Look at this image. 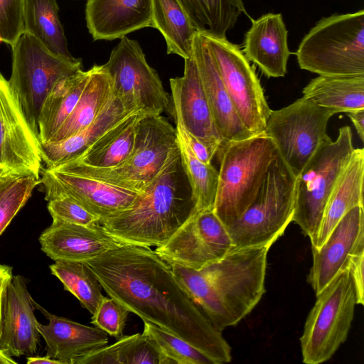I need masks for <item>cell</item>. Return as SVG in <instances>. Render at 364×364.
I'll use <instances>...</instances> for the list:
<instances>
[{
  "instance_id": "obj_1",
  "label": "cell",
  "mask_w": 364,
  "mask_h": 364,
  "mask_svg": "<svg viewBox=\"0 0 364 364\" xmlns=\"http://www.w3.org/2000/svg\"><path fill=\"white\" fill-rule=\"evenodd\" d=\"M85 263L107 295L130 312L188 342L215 364L231 361L222 332L154 250L121 245Z\"/></svg>"
},
{
  "instance_id": "obj_2",
  "label": "cell",
  "mask_w": 364,
  "mask_h": 364,
  "mask_svg": "<svg viewBox=\"0 0 364 364\" xmlns=\"http://www.w3.org/2000/svg\"><path fill=\"white\" fill-rule=\"evenodd\" d=\"M271 246L235 247L199 270L168 264L188 294L222 332L237 325L261 300Z\"/></svg>"
},
{
  "instance_id": "obj_3",
  "label": "cell",
  "mask_w": 364,
  "mask_h": 364,
  "mask_svg": "<svg viewBox=\"0 0 364 364\" xmlns=\"http://www.w3.org/2000/svg\"><path fill=\"white\" fill-rule=\"evenodd\" d=\"M194 207L177 144L161 171L129 208L97 223L120 245L159 247L187 220Z\"/></svg>"
},
{
  "instance_id": "obj_4",
  "label": "cell",
  "mask_w": 364,
  "mask_h": 364,
  "mask_svg": "<svg viewBox=\"0 0 364 364\" xmlns=\"http://www.w3.org/2000/svg\"><path fill=\"white\" fill-rule=\"evenodd\" d=\"M277 153L275 144L264 132L220 146L213 211L226 228L252 203Z\"/></svg>"
},
{
  "instance_id": "obj_5",
  "label": "cell",
  "mask_w": 364,
  "mask_h": 364,
  "mask_svg": "<svg viewBox=\"0 0 364 364\" xmlns=\"http://www.w3.org/2000/svg\"><path fill=\"white\" fill-rule=\"evenodd\" d=\"M301 69L326 76L364 74V10L321 18L296 53Z\"/></svg>"
},
{
  "instance_id": "obj_6",
  "label": "cell",
  "mask_w": 364,
  "mask_h": 364,
  "mask_svg": "<svg viewBox=\"0 0 364 364\" xmlns=\"http://www.w3.org/2000/svg\"><path fill=\"white\" fill-rule=\"evenodd\" d=\"M176 144V128L161 114L141 113L136 124L132 151L119 165L97 168L72 161L57 167L142 193L161 171Z\"/></svg>"
},
{
  "instance_id": "obj_7",
  "label": "cell",
  "mask_w": 364,
  "mask_h": 364,
  "mask_svg": "<svg viewBox=\"0 0 364 364\" xmlns=\"http://www.w3.org/2000/svg\"><path fill=\"white\" fill-rule=\"evenodd\" d=\"M296 176L277 153L252 203L227 230L234 247L273 245L292 221Z\"/></svg>"
},
{
  "instance_id": "obj_8",
  "label": "cell",
  "mask_w": 364,
  "mask_h": 364,
  "mask_svg": "<svg viewBox=\"0 0 364 364\" xmlns=\"http://www.w3.org/2000/svg\"><path fill=\"white\" fill-rule=\"evenodd\" d=\"M348 126L338 129L335 141L328 136L296 176V202L292 221L316 241L328 198L354 151Z\"/></svg>"
},
{
  "instance_id": "obj_9",
  "label": "cell",
  "mask_w": 364,
  "mask_h": 364,
  "mask_svg": "<svg viewBox=\"0 0 364 364\" xmlns=\"http://www.w3.org/2000/svg\"><path fill=\"white\" fill-rule=\"evenodd\" d=\"M356 304L355 288L347 267L316 294L300 338L304 363L318 364L331 358L348 337Z\"/></svg>"
},
{
  "instance_id": "obj_10",
  "label": "cell",
  "mask_w": 364,
  "mask_h": 364,
  "mask_svg": "<svg viewBox=\"0 0 364 364\" xmlns=\"http://www.w3.org/2000/svg\"><path fill=\"white\" fill-rule=\"evenodd\" d=\"M11 50V74L8 80L38 137V118L47 95L60 80L81 70L82 61L50 52L25 31Z\"/></svg>"
},
{
  "instance_id": "obj_11",
  "label": "cell",
  "mask_w": 364,
  "mask_h": 364,
  "mask_svg": "<svg viewBox=\"0 0 364 364\" xmlns=\"http://www.w3.org/2000/svg\"><path fill=\"white\" fill-rule=\"evenodd\" d=\"M120 39L103 65L114 95L129 110L144 114L166 112L174 117L171 96L165 91L157 72L148 64L139 43L126 36Z\"/></svg>"
},
{
  "instance_id": "obj_12",
  "label": "cell",
  "mask_w": 364,
  "mask_h": 364,
  "mask_svg": "<svg viewBox=\"0 0 364 364\" xmlns=\"http://www.w3.org/2000/svg\"><path fill=\"white\" fill-rule=\"evenodd\" d=\"M333 114L332 110L303 96L287 107L272 110L264 132L298 176L328 136L327 124Z\"/></svg>"
},
{
  "instance_id": "obj_13",
  "label": "cell",
  "mask_w": 364,
  "mask_h": 364,
  "mask_svg": "<svg viewBox=\"0 0 364 364\" xmlns=\"http://www.w3.org/2000/svg\"><path fill=\"white\" fill-rule=\"evenodd\" d=\"M202 33L242 124L252 135L264 132L272 109L254 67L226 37Z\"/></svg>"
},
{
  "instance_id": "obj_14",
  "label": "cell",
  "mask_w": 364,
  "mask_h": 364,
  "mask_svg": "<svg viewBox=\"0 0 364 364\" xmlns=\"http://www.w3.org/2000/svg\"><path fill=\"white\" fill-rule=\"evenodd\" d=\"M234 247L227 228L213 210L193 212L154 252L167 264L196 270L224 257Z\"/></svg>"
},
{
  "instance_id": "obj_15",
  "label": "cell",
  "mask_w": 364,
  "mask_h": 364,
  "mask_svg": "<svg viewBox=\"0 0 364 364\" xmlns=\"http://www.w3.org/2000/svg\"><path fill=\"white\" fill-rule=\"evenodd\" d=\"M42 163L38 135L0 73V168L9 174L40 178Z\"/></svg>"
},
{
  "instance_id": "obj_16",
  "label": "cell",
  "mask_w": 364,
  "mask_h": 364,
  "mask_svg": "<svg viewBox=\"0 0 364 364\" xmlns=\"http://www.w3.org/2000/svg\"><path fill=\"white\" fill-rule=\"evenodd\" d=\"M40 181L47 201L70 197L100 219L129 208L141 193L60 167L42 168Z\"/></svg>"
},
{
  "instance_id": "obj_17",
  "label": "cell",
  "mask_w": 364,
  "mask_h": 364,
  "mask_svg": "<svg viewBox=\"0 0 364 364\" xmlns=\"http://www.w3.org/2000/svg\"><path fill=\"white\" fill-rule=\"evenodd\" d=\"M364 209L355 206L336 225L319 248L311 247L313 264L308 282L318 294L340 272L350 257L364 250Z\"/></svg>"
},
{
  "instance_id": "obj_18",
  "label": "cell",
  "mask_w": 364,
  "mask_h": 364,
  "mask_svg": "<svg viewBox=\"0 0 364 364\" xmlns=\"http://www.w3.org/2000/svg\"><path fill=\"white\" fill-rule=\"evenodd\" d=\"M184 62L183 76L169 80L173 112L187 132L218 150L224 141L215 124L192 53Z\"/></svg>"
},
{
  "instance_id": "obj_19",
  "label": "cell",
  "mask_w": 364,
  "mask_h": 364,
  "mask_svg": "<svg viewBox=\"0 0 364 364\" xmlns=\"http://www.w3.org/2000/svg\"><path fill=\"white\" fill-rule=\"evenodd\" d=\"M35 306L21 275L9 284L4 309L0 349L10 357L36 355L41 336Z\"/></svg>"
},
{
  "instance_id": "obj_20",
  "label": "cell",
  "mask_w": 364,
  "mask_h": 364,
  "mask_svg": "<svg viewBox=\"0 0 364 364\" xmlns=\"http://www.w3.org/2000/svg\"><path fill=\"white\" fill-rule=\"evenodd\" d=\"M41 250L54 261L86 262L121 245L97 223L81 225L53 221L39 237Z\"/></svg>"
},
{
  "instance_id": "obj_21",
  "label": "cell",
  "mask_w": 364,
  "mask_h": 364,
  "mask_svg": "<svg viewBox=\"0 0 364 364\" xmlns=\"http://www.w3.org/2000/svg\"><path fill=\"white\" fill-rule=\"evenodd\" d=\"M192 55L215 124L224 142L252 136L234 107L202 33L196 32L194 36Z\"/></svg>"
},
{
  "instance_id": "obj_22",
  "label": "cell",
  "mask_w": 364,
  "mask_h": 364,
  "mask_svg": "<svg viewBox=\"0 0 364 364\" xmlns=\"http://www.w3.org/2000/svg\"><path fill=\"white\" fill-rule=\"evenodd\" d=\"M35 308L48 320L38 323L41 336L46 345V355L61 364H75L80 357L107 345V333L50 313L33 300Z\"/></svg>"
},
{
  "instance_id": "obj_23",
  "label": "cell",
  "mask_w": 364,
  "mask_h": 364,
  "mask_svg": "<svg viewBox=\"0 0 364 364\" xmlns=\"http://www.w3.org/2000/svg\"><path fill=\"white\" fill-rule=\"evenodd\" d=\"M85 20L95 41L121 38L152 27V0H87Z\"/></svg>"
},
{
  "instance_id": "obj_24",
  "label": "cell",
  "mask_w": 364,
  "mask_h": 364,
  "mask_svg": "<svg viewBox=\"0 0 364 364\" xmlns=\"http://www.w3.org/2000/svg\"><path fill=\"white\" fill-rule=\"evenodd\" d=\"M287 34L281 14L269 13L252 19L245 35L242 53L267 77H284L291 54Z\"/></svg>"
},
{
  "instance_id": "obj_25",
  "label": "cell",
  "mask_w": 364,
  "mask_h": 364,
  "mask_svg": "<svg viewBox=\"0 0 364 364\" xmlns=\"http://www.w3.org/2000/svg\"><path fill=\"white\" fill-rule=\"evenodd\" d=\"M134 111L127 109L114 95L97 117L78 133L58 142L41 143L42 161L46 168L80 158L105 132Z\"/></svg>"
},
{
  "instance_id": "obj_26",
  "label": "cell",
  "mask_w": 364,
  "mask_h": 364,
  "mask_svg": "<svg viewBox=\"0 0 364 364\" xmlns=\"http://www.w3.org/2000/svg\"><path fill=\"white\" fill-rule=\"evenodd\" d=\"M364 149H354L327 201L316 241L319 248L339 220L353 208L363 207Z\"/></svg>"
},
{
  "instance_id": "obj_27",
  "label": "cell",
  "mask_w": 364,
  "mask_h": 364,
  "mask_svg": "<svg viewBox=\"0 0 364 364\" xmlns=\"http://www.w3.org/2000/svg\"><path fill=\"white\" fill-rule=\"evenodd\" d=\"M90 70L88 80L73 110L47 143L60 141L88 127L112 97L111 80L104 65H95Z\"/></svg>"
},
{
  "instance_id": "obj_28",
  "label": "cell",
  "mask_w": 364,
  "mask_h": 364,
  "mask_svg": "<svg viewBox=\"0 0 364 364\" xmlns=\"http://www.w3.org/2000/svg\"><path fill=\"white\" fill-rule=\"evenodd\" d=\"M303 96L335 114L364 109V74L318 75L302 91Z\"/></svg>"
},
{
  "instance_id": "obj_29",
  "label": "cell",
  "mask_w": 364,
  "mask_h": 364,
  "mask_svg": "<svg viewBox=\"0 0 364 364\" xmlns=\"http://www.w3.org/2000/svg\"><path fill=\"white\" fill-rule=\"evenodd\" d=\"M82 69L60 80L47 95L38 118V139L47 143L76 105L90 77Z\"/></svg>"
},
{
  "instance_id": "obj_30",
  "label": "cell",
  "mask_w": 364,
  "mask_h": 364,
  "mask_svg": "<svg viewBox=\"0 0 364 364\" xmlns=\"http://www.w3.org/2000/svg\"><path fill=\"white\" fill-rule=\"evenodd\" d=\"M141 113L135 112L126 117L74 161L97 168H113L122 164L132 151L136 124Z\"/></svg>"
},
{
  "instance_id": "obj_31",
  "label": "cell",
  "mask_w": 364,
  "mask_h": 364,
  "mask_svg": "<svg viewBox=\"0 0 364 364\" xmlns=\"http://www.w3.org/2000/svg\"><path fill=\"white\" fill-rule=\"evenodd\" d=\"M152 27L164 37L167 54L191 55L197 31L178 0H152Z\"/></svg>"
},
{
  "instance_id": "obj_32",
  "label": "cell",
  "mask_w": 364,
  "mask_h": 364,
  "mask_svg": "<svg viewBox=\"0 0 364 364\" xmlns=\"http://www.w3.org/2000/svg\"><path fill=\"white\" fill-rule=\"evenodd\" d=\"M56 0H25L24 31L35 37L50 52L73 58L58 16Z\"/></svg>"
},
{
  "instance_id": "obj_33",
  "label": "cell",
  "mask_w": 364,
  "mask_h": 364,
  "mask_svg": "<svg viewBox=\"0 0 364 364\" xmlns=\"http://www.w3.org/2000/svg\"><path fill=\"white\" fill-rule=\"evenodd\" d=\"M197 32L226 37L238 17L246 14L243 0H178Z\"/></svg>"
},
{
  "instance_id": "obj_34",
  "label": "cell",
  "mask_w": 364,
  "mask_h": 364,
  "mask_svg": "<svg viewBox=\"0 0 364 364\" xmlns=\"http://www.w3.org/2000/svg\"><path fill=\"white\" fill-rule=\"evenodd\" d=\"M166 364L160 351L144 333L122 336L117 342L78 358L75 364Z\"/></svg>"
},
{
  "instance_id": "obj_35",
  "label": "cell",
  "mask_w": 364,
  "mask_h": 364,
  "mask_svg": "<svg viewBox=\"0 0 364 364\" xmlns=\"http://www.w3.org/2000/svg\"><path fill=\"white\" fill-rule=\"evenodd\" d=\"M182 166L191 188L193 212L213 210L216 198L218 171L210 164L200 161L193 153L182 134L176 129Z\"/></svg>"
},
{
  "instance_id": "obj_36",
  "label": "cell",
  "mask_w": 364,
  "mask_h": 364,
  "mask_svg": "<svg viewBox=\"0 0 364 364\" xmlns=\"http://www.w3.org/2000/svg\"><path fill=\"white\" fill-rule=\"evenodd\" d=\"M51 274L63 284L64 289L75 296L91 315L104 297L102 287L90 268L83 262L55 261Z\"/></svg>"
},
{
  "instance_id": "obj_37",
  "label": "cell",
  "mask_w": 364,
  "mask_h": 364,
  "mask_svg": "<svg viewBox=\"0 0 364 364\" xmlns=\"http://www.w3.org/2000/svg\"><path fill=\"white\" fill-rule=\"evenodd\" d=\"M143 333L155 344L166 360V364H215L201 351L173 333L147 321Z\"/></svg>"
},
{
  "instance_id": "obj_38",
  "label": "cell",
  "mask_w": 364,
  "mask_h": 364,
  "mask_svg": "<svg viewBox=\"0 0 364 364\" xmlns=\"http://www.w3.org/2000/svg\"><path fill=\"white\" fill-rule=\"evenodd\" d=\"M40 178L15 176L0 196V235L31 198Z\"/></svg>"
},
{
  "instance_id": "obj_39",
  "label": "cell",
  "mask_w": 364,
  "mask_h": 364,
  "mask_svg": "<svg viewBox=\"0 0 364 364\" xmlns=\"http://www.w3.org/2000/svg\"><path fill=\"white\" fill-rule=\"evenodd\" d=\"M130 311L115 299L105 296L91 317V323L107 334L120 338Z\"/></svg>"
},
{
  "instance_id": "obj_40",
  "label": "cell",
  "mask_w": 364,
  "mask_h": 364,
  "mask_svg": "<svg viewBox=\"0 0 364 364\" xmlns=\"http://www.w3.org/2000/svg\"><path fill=\"white\" fill-rule=\"evenodd\" d=\"M48 210L53 221L91 225L100 219L70 197L61 196L48 201Z\"/></svg>"
},
{
  "instance_id": "obj_41",
  "label": "cell",
  "mask_w": 364,
  "mask_h": 364,
  "mask_svg": "<svg viewBox=\"0 0 364 364\" xmlns=\"http://www.w3.org/2000/svg\"><path fill=\"white\" fill-rule=\"evenodd\" d=\"M25 0H0V42L11 48L24 31Z\"/></svg>"
},
{
  "instance_id": "obj_42",
  "label": "cell",
  "mask_w": 364,
  "mask_h": 364,
  "mask_svg": "<svg viewBox=\"0 0 364 364\" xmlns=\"http://www.w3.org/2000/svg\"><path fill=\"white\" fill-rule=\"evenodd\" d=\"M173 117L176 122V129L182 134L195 156L200 161L205 164H210L218 150L207 145L187 132L183 126L178 114L174 113Z\"/></svg>"
},
{
  "instance_id": "obj_43",
  "label": "cell",
  "mask_w": 364,
  "mask_h": 364,
  "mask_svg": "<svg viewBox=\"0 0 364 364\" xmlns=\"http://www.w3.org/2000/svg\"><path fill=\"white\" fill-rule=\"evenodd\" d=\"M363 262L364 250L353 255L348 267L355 288L357 304L362 305L364 304Z\"/></svg>"
},
{
  "instance_id": "obj_44",
  "label": "cell",
  "mask_w": 364,
  "mask_h": 364,
  "mask_svg": "<svg viewBox=\"0 0 364 364\" xmlns=\"http://www.w3.org/2000/svg\"><path fill=\"white\" fill-rule=\"evenodd\" d=\"M13 276L11 267L0 264V339L2 335L4 309L7 288Z\"/></svg>"
},
{
  "instance_id": "obj_45",
  "label": "cell",
  "mask_w": 364,
  "mask_h": 364,
  "mask_svg": "<svg viewBox=\"0 0 364 364\" xmlns=\"http://www.w3.org/2000/svg\"><path fill=\"white\" fill-rule=\"evenodd\" d=\"M360 140H364V109L347 112Z\"/></svg>"
},
{
  "instance_id": "obj_46",
  "label": "cell",
  "mask_w": 364,
  "mask_h": 364,
  "mask_svg": "<svg viewBox=\"0 0 364 364\" xmlns=\"http://www.w3.org/2000/svg\"><path fill=\"white\" fill-rule=\"evenodd\" d=\"M27 364H61L58 360H56L48 355L46 356H27Z\"/></svg>"
},
{
  "instance_id": "obj_47",
  "label": "cell",
  "mask_w": 364,
  "mask_h": 364,
  "mask_svg": "<svg viewBox=\"0 0 364 364\" xmlns=\"http://www.w3.org/2000/svg\"><path fill=\"white\" fill-rule=\"evenodd\" d=\"M15 176L16 175L9 174L8 173H4L0 176V196L5 191Z\"/></svg>"
},
{
  "instance_id": "obj_48",
  "label": "cell",
  "mask_w": 364,
  "mask_h": 364,
  "mask_svg": "<svg viewBox=\"0 0 364 364\" xmlns=\"http://www.w3.org/2000/svg\"><path fill=\"white\" fill-rule=\"evenodd\" d=\"M17 362L14 360L12 357L6 355L3 350L0 349V364H16Z\"/></svg>"
},
{
  "instance_id": "obj_49",
  "label": "cell",
  "mask_w": 364,
  "mask_h": 364,
  "mask_svg": "<svg viewBox=\"0 0 364 364\" xmlns=\"http://www.w3.org/2000/svg\"><path fill=\"white\" fill-rule=\"evenodd\" d=\"M6 173L5 172L4 170H2L1 168H0V176L2 175L3 173Z\"/></svg>"
}]
</instances>
